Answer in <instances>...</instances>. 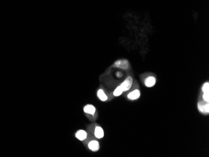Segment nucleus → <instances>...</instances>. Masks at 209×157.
I'll use <instances>...</instances> for the list:
<instances>
[{"mask_svg":"<svg viewBox=\"0 0 209 157\" xmlns=\"http://www.w3.org/2000/svg\"><path fill=\"white\" fill-rule=\"evenodd\" d=\"M83 111L85 113L90 114V115H94L96 112V108L92 105H87L84 107Z\"/></svg>","mask_w":209,"mask_h":157,"instance_id":"obj_7","label":"nucleus"},{"mask_svg":"<svg viewBox=\"0 0 209 157\" xmlns=\"http://www.w3.org/2000/svg\"><path fill=\"white\" fill-rule=\"evenodd\" d=\"M95 136L96 138L100 139L104 137V131L103 128L100 127H96L95 129Z\"/></svg>","mask_w":209,"mask_h":157,"instance_id":"obj_9","label":"nucleus"},{"mask_svg":"<svg viewBox=\"0 0 209 157\" xmlns=\"http://www.w3.org/2000/svg\"><path fill=\"white\" fill-rule=\"evenodd\" d=\"M88 148L93 152H97L100 149L99 143L96 140H92L88 143Z\"/></svg>","mask_w":209,"mask_h":157,"instance_id":"obj_5","label":"nucleus"},{"mask_svg":"<svg viewBox=\"0 0 209 157\" xmlns=\"http://www.w3.org/2000/svg\"><path fill=\"white\" fill-rule=\"evenodd\" d=\"M114 66L123 70H127L129 68L130 64L127 60H120L115 63Z\"/></svg>","mask_w":209,"mask_h":157,"instance_id":"obj_3","label":"nucleus"},{"mask_svg":"<svg viewBox=\"0 0 209 157\" xmlns=\"http://www.w3.org/2000/svg\"><path fill=\"white\" fill-rule=\"evenodd\" d=\"M203 98L205 101L209 102V94H204V93Z\"/></svg>","mask_w":209,"mask_h":157,"instance_id":"obj_13","label":"nucleus"},{"mask_svg":"<svg viewBox=\"0 0 209 157\" xmlns=\"http://www.w3.org/2000/svg\"><path fill=\"white\" fill-rule=\"evenodd\" d=\"M133 83V79L131 76H128L125 80L120 85L122 90L124 91H127L131 88Z\"/></svg>","mask_w":209,"mask_h":157,"instance_id":"obj_2","label":"nucleus"},{"mask_svg":"<svg viewBox=\"0 0 209 157\" xmlns=\"http://www.w3.org/2000/svg\"><path fill=\"white\" fill-rule=\"evenodd\" d=\"M156 83V79L153 76H149L145 80V84L147 87H153Z\"/></svg>","mask_w":209,"mask_h":157,"instance_id":"obj_8","label":"nucleus"},{"mask_svg":"<svg viewBox=\"0 0 209 157\" xmlns=\"http://www.w3.org/2000/svg\"><path fill=\"white\" fill-rule=\"evenodd\" d=\"M140 91L138 90H135L127 95V97L130 100H135L140 98Z\"/></svg>","mask_w":209,"mask_h":157,"instance_id":"obj_4","label":"nucleus"},{"mask_svg":"<svg viewBox=\"0 0 209 157\" xmlns=\"http://www.w3.org/2000/svg\"><path fill=\"white\" fill-rule=\"evenodd\" d=\"M97 96H98L100 100H102V102H105L108 99L107 95L105 93L103 90H102V89H100L98 92H97Z\"/></svg>","mask_w":209,"mask_h":157,"instance_id":"obj_10","label":"nucleus"},{"mask_svg":"<svg viewBox=\"0 0 209 157\" xmlns=\"http://www.w3.org/2000/svg\"><path fill=\"white\" fill-rule=\"evenodd\" d=\"M75 137H76L78 140L80 141H83L87 138V133H86V132L85 130H80L75 134Z\"/></svg>","mask_w":209,"mask_h":157,"instance_id":"obj_6","label":"nucleus"},{"mask_svg":"<svg viewBox=\"0 0 209 157\" xmlns=\"http://www.w3.org/2000/svg\"><path fill=\"white\" fill-rule=\"evenodd\" d=\"M123 92H124V91H123V90H122V88H121V87H120V86H118L116 89H115V91H113V95L115 96H120Z\"/></svg>","mask_w":209,"mask_h":157,"instance_id":"obj_11","label":"nucleus"},{"mask_svg":"<svg viewBox=\"0 0 209 157\" xmlns=\"http://www.w3.org/2000/svg\"><path fill=\"white\" fill-rule=\"evenodd\" d=\"M202 91L204 94H209V83L208 82L203 85Z\"/></svg>","mask_w":209,"mask_h":157,"instance_id":"obj_12","label":"nucleus"},{"mask_svg":"<svg viewBox=\"0 0 209 157\" xmlns=\"http://www.w3.org/2000/svg\"><path fill=\"white\" fill-rule=\"evenodd\" d=\"M198 109L199 111L204 115H208L209 113V103L208 102L201 101L198 103Z\"/></svg>","mask_w":209,"mask_h":157,"instance_id":"obj_1","label":"nucleus"}]
</instances>
